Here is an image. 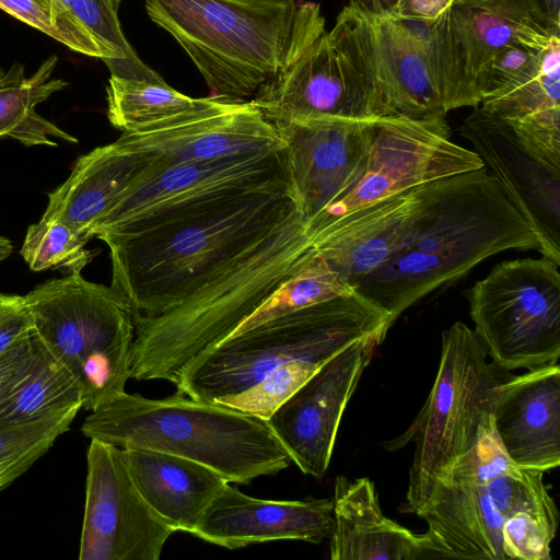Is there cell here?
<instances>
[{
    "label": "cell",
    "mask_w": 560,
    "mask_h": 560,
    "mask_svg": "<svg viewBox=\"0 0 560 560\" xmlns=\"http://www.w3.org/2000/svg\"><path fill=\"white\" fill-rule=\"evenodd\" d=\"M298 210L289 185L230 198L131 233L98 235L109 249L110 287L133 316L179 306Z\"/></svg>",
    "instance_id": "cell-1"
},
{
    "label": "cell",
    "mask_w": 560,
    "mask_h": 560,
    "mask_svg": "<svg viewBox=\"0 0 560 560\" xmlns=\"http://www.w3.org/2000/svg\"><path fill=\"white\" fill-rule=\"evenodd\" d=\"M148 16L182 46L210 90L249 101L326 31L310 0H143Z\"/></svg>",
    "instance_id": "cell-2"
},
{
    "label": "cell",
    "mask_w": 560,
    "mask_h": 560,
    "mask_svg": "<svg viewBox=\"0 0 560 560\" xmlns=\"http://www.w3.org/2000/svg\"><path fill=\"white\" fill-rule=\"evenodd\" d=\"M538 250L537 238L487 167L451 176L435 211L355 291L392 324L410 306L504 250Z\"/></svg>",
    "instance_id": "cell-3"
},
{
    "label": "cell",
    "mask_w": 560,
    "mask_h": 560,
    "mask_svg": "<svg viewBox=\"0 0 560 560\" xmlns=\"http://www.w3.org/2000/svg\"><path fill=\"white\" fill-rule=\"evenodd\" d=\"M312 253L298 209L179 306L135 317L131 377L175 384L195 358L228 339Z\"/></svg>",
    "instance_id": "cell-4"
},
{
    "label": "cell",
    "mask_w": 560,
    "mask_h": 560,
    "mask_svg": "<svg viewBox=\"0 0 560 560\" xmlns=\"http://www.w3.org/2000/svg\"><path fill=\"white\" fill-rule=\"evenodd\" d=\"M82 433L120 448H147L202 464L231 483L292 463L266 420L180 390L162 399L122 393L91 411Z\"/></svg>",
    "instance_id": "cell-5"
},
{
    "label": "cell",
    "mask_w": 560,
    "mask_h": 560,
    "mask_svg": "<svg viewBox=\"0 0 560 560\" xmlns=\"http://www.w3.org/2000/svg\"><path fill=\"white\" fill-rule=\"evenodd\" d=\"M392 325L385 310L354 290L225 339L195 358L174 385L194 399L213 402L241 393L285 362L324 364L359 339L386 335Z\"/></svg>",
    "instance_id": "cell-6"
},
{
    "label": "cell",
    "mask_w": 560,
    "mask_h": 560,
    "mask_svg": "<svg viewBox=\"0 0 560 560\" xmlns=\"http://www.w3.org/2000/svg\"><path fill=\"white\" fill-rule=\"evenodd\" d=\"M474 329L462 322L443 331L439 370L411 427L386 447L415 442L404 512L423 506L435 483L469 454L492 425L498 386L509 375L487 362Z\"/></svg>",
    "instance_id": "cell-7"
},
{
    "label": "cell",
    "mask_w": 560,
    "mask_h": 560,
    "mask_svg": "<svg viewBox=\"0 0 560 560\" xmlns=\"http://www.w3.org/2000/svg\"><path fill=\"white\" fill-rule=\"evenodd\" d=\"M24 299L33 332L75 380L82 408L93 411L126 392L135 316L120 294L77 271L36 285Z\"/></svg>",
    "instance_id": "cell-8"
},
{
    "label": "cell",
    "mask_w": 560,
    "mask_h": 560,
    "mask_svg": "<svg viewBox=\"0 0 560 560\" xmlns=\"http://www.w3.org/2000/svg\"><path fill=\"white\" fill-rule=\"evenodd\" d=\"M465 295L493 364L509 371L559 362L560 272L551 259L502 261Z\"/></svg>",
    "instance_id": "cell-9"
},
{
    "label": "cell",
    "mask_w": 560,
    "mask_h": 560,
    "mask_svg": "<svg viewBox=\"0 0 560 560\" xmlns=\"http://www.w3.org/2000/svg\"><path fill=\"white\" fill-rule=\"evenodd\" d=\"M445 116L381 117L373 139L342 188L304 222L310 240L331 223L392 195L486 165L451 139Z\"/></svg>",
    "instance_id": "cell-10"
},
{
    "label": "cell",
    "mask_w": 560,
    "mask_h": 560,
    "mask_svg": "<svg viewBox=\"0 0 560 560\" xmlns=\"http://www.w3.org/2000/svg\"><path fill=\"white\" fill-rule=\"evenodd\" d=\"M156 160L94 224L92 238L142 231L230 198L289 185L283 147L179 163L159 172Z\"/></svg>",
    "instance_id": "cell-11"
},
{
    "label": "cell",
    "mask_w": 560,
    "mask_h": 560,
    "mask_svg": "<svg viewBox=\"0 0 560 560\" xmlns=\"http://www.w3.org/2000/svg\"><path fill=\"white\" fill-rule=\"evenodd\" d=\"M331 31L364 78L378 116H445L427 46L387 0H350Z\"/></svg>",
    "instance_id": "cell-12"
},
{
    "label": "cell",
    "mask_w": 560,
    "mask_h": 560,
    "mask_svg": "<svg viewBox=\"0 0 560 560\" xmlns=\"http://www.w3.org/2000/svg\"><path fill=\"white\" fill-rule=\"evenodd\" d=\"M427 25L425 40L446 113L480 104L486 70L512 44L549 43L560 37L522 0H454Z\"/></svg>",
    "instance_id": "cell-13"
},
{
    "label": "cell",
    "mask_w": 560,
    "mask_h": 560,
    "mask_svg": "<svg viewBox=\"0 0 560 560\" xmlns=\"http://www.w3.org/2000/svg\"><path fill=\"white\" fill-rule=\"evenodd\" d=\"M80 560H159L174 530L136 487L122 448L91 439Z\"/></svg>",
    "instance_id": "cell-14"
},
{
    "label": "cell",
    "mask_w": 560,
    "mask_h": 560,
    "mask_svg": "<svg viewBox=\"0 0 560 560\" xmlns=\"http://www.w3.org/2000/svg\"><path fill=\"white\" fill-rule=\"evenodd\" d=\"M383 332L359 339L326 362L267 420L299 469L322 479L339 424Z\"/></svg>",
    "instance_id": "cell-15"
},
{
    "label": "cell",
    "mask_w": 560,
    "mask_h": 560,
    "mask_svg": "<svg viewBox=\"0 0 560 560\" xmlns=\"http://www.w3.org/2000/svg\"><path fill=\"white\" fill-rule=\"evenodd\" d=\"M250 101L272 122L315 117L380 118L364 78L331 30Z\"/></svg>",
    "instance_id": "cell-16"
},
{
    "label": "cell",
    "mask_w": 560,
    "mask_h": 560,
    "mask_svg": "<svg viewBox=\"0 0 560 560\" xmlns=\"http://www.w3.org/2000/svg\"><path fill=\"white\" fill-rule=\"evenodd\" d=\"M450 177L392 195L343 217L311 238L313 249L345 283L355 288L433 214Z\"/></svg>",
    "instance_id": "cell-17"
},
{
    "label": "cell",
    "mask_w": 560,
    "mask_h": 560,
    "mask_svg": "<svg viewBox=\"0 0 560 560\" xmlns=\"http://www.w3.org/2000/svg\"><path fill=\"white\" fill-rule=\"evenodd\" d=\"M460 133L533 230L538 252L560 266V176L527 153L506 122L480 106L466 117Z\"/></svg>",
    "instance_id": "cell-18"
},
{
    "label": "cell",
    "mask_w": 560,
    "mask_h": 560,
    "mask_svg": "<svg viewBox=\"0 0 560 560\" xmlns=\"http://www.w3.org/2000/svg\"><path fill=\"white\" fill-rule=\"evenodd\" d=\"M376 119L315 117L273 122L283 142L290 191L304 222L342 188L373 139Z\"/></svg>",
    "instance_id": "cell-19"
},
{
    "label": "cell",
    "mask_w": 560,
    "mask_h": 560,
    "mask_svg": "<svg viewBox=\"0 0 560 560\" xmlns=\"http://www.w3.org/2000/svg\"><path fill=\"white\" fill-rule=\"evenodd\" d=\"M477 446L435 483L417 512L428 525L425 534L439 559L508 560L503 518L488 494Z\"/></svg>",
    "instance_id": "cell-20"
},
{
    "label": "cell",
    "mask_w": 560,
    "mask_h": 560,
    "mask_svg": "<svg viewBox=\"0 0 560 560\" xmlns=\"http://www.w3.org/2000/svg\"><path fill=\"white\" fill-rule=\"evenodd\" d=\"M132 147L158 154L163 168L240 152L281 149L272 121L249 100L178 117L139 132H122Z\"/></svg>",
    "instance_id": "cell-21"
},
{
    "label": "cell",
    "mask_w": 560,
    "mask_h": 560,
    "mask_svg": "<svg viewBox=\"0 0 560 560\" xmlns=\"http://www.w3.org/2000/svg\"><path fill=\"white\" fill-rule=\"evenodd\" d=\"M332 527L330 499H258L226 482L191 535L228 549L282 539L318 545Z\"/></svg>",
    "instance_id": "cell-22"
},
{
    "label": "cell",
    "mask_w": 560,
    "mask_h": 560,
    "mask_svg": "<svg viewBox=\"0 0 560 560\" xmlns=\"http://www.w3.org/2000/svg\"><path fill=\"white\" fill-rule=\"evenodd\" d=\"M492 423L509 459L542 472L560 464L559 362L508 375L498 386Z\"/></svg>",
    "instance_id": "cell-23"
},
{
    "label": "cell",
    "mask_w": 560,
    "mask_h": 560,
    "mask_svg": "<svg viewBox=\"0 0 560 560\" xmlns=\"http://www.w3.org/2000/svg\"><path fill=\"white\" fill-rule=\"evenodd\" d=\"M158 155L121 136L81 155L68 178L48 194L42 219L62 222L91 240V230L113 202L147 174Z\"/></svg>",
    "instance_id": "cell-24"
},
{
    "label": "cell",
    "mask_w": 560,
    "mask_h": 560,
    "mask_svg": "<svg viewBox=\"0 0 560 560\" xmlns=\"http://www.w3.org/2000/svg\"><path fill=\"white\" fill-rule=\"evenodd\" d=\"M332 560H418L436 558L427 534L417 535L382 512L366 477L338 476L332 498Z\"/></svg>",
    "instance_id": "cell-25"
},
{
    "label": "cell",
    "mask_w": 560,
    "mask_h": 560,
    "mask_svg": "<svg viewBox=\"0 0 560 560\" xmlns=\"http://www.w3.org/2000/svg\"><path fill=\"white\" fill-rule=\"evenodd\" d=\"M140 494L174 532L189 534L228 482L213 469L185 457L147 448H122Z\"/></svg>",
    "instance_id": "cell-26"
},
{
    "label": "cell",
    "mask_w": 560,
    "mask_h": 560,
    "mask_svg": "<svg viewBox=\"0 0 560 560\" xmlns=\"http://www.w3.org/2000/svg\"><path fill=\"white\" fill-rule=\"evenodd\" d=\"M56 63L57 57H49L30 78L24 75L19 63L9 70L0 68V140L11 138L26 147H57L52 138L78 142L77 138L36 113L38 104L68 85L51 78Z\"/></svg>",
    "instance_id": "cell-27"
},
{
    "label": "cell",
    "mask_w": 560,
    "mask_h": 560,
    "mask_svg": "<svg viewBox=\"0 0 560 560\" xmlns=\"http://www.w3.org/2000/svg\"><path fill=\"white\" fill-rule=\"evenodd\" d=\"M107 117L121 132H139L178 117L208 110L224 100L195 98L176 91L164 79H126L110 75L106 88ZM230 102V101H229Z\"/></svg>",
    "instance_id": "cell-28"
},
{
    "label": "cell",
    "mask_w": 560,
    "mask_h": 560,
    "mask_svg": "<svg viewBox=\"0 0 560 560\" xmlns=\"http://www.w3.org/2000/svg\"><path fill=\"white\" fill-rule=\"evenodd\" d=\"M73 408H82V395L75 380L37 338V351L30 372L0 400V427Z\"/></svg>",
    "instance_id": "cell-29"
},
{
    "label": "cell",
    "mask_w": 560,
    "mask_h": 560,
    "mask_svg": "<svg viewBox=\"0 0 560 560\" xmlns=\"http://www.w3.org/2000/svg\"><path fill=\"white\" fill-rule=\"evenodd\" d=\"M490 500L503 520L526 513L557 530L558 510L544 482V472L513 464L501 445L482 456Z\"/></svg>",
    "instance_id": "cell-30"
},
{
    "label": "cell",
    "mask_w": 560,
    "mask_h": 560,
    "mask_svg": "<svg viewBox=\"0 0 560 560\" xmlns=\"http://www.w3.org/2000/svg\"><path fill=\"white\" fill-rule=\"evenodd\" d=\"M480 107L505 122L560 107V37L552 39L528 71L483 98Z\"/></svg>",
    "instance_id": "cell-31"
},
{
    "label": "cell",
    "mask_w": 560,
    "mask_h": 560,
    "mask_svg": "<svg viewBox=\"0 0 560 560\" xmlns=\"http://www.w3.org/2000/svg\"><path fill=\"white\" fill-rule=\"evenodd\" d=\"M314 249L308 259L266 299L230 336L291 312L353 292ZM229 337V338H230Z\"/></svg>",
    "instance_id": "cell-32"
},
{
    "label": "cell",
    "mask_w": 560,
    "mask_h": 560,
    "mask_svg": "<svg viewBox=\"0 0 560 560\" xmlns=\"http://www.w3.org/2000/svg\"><path fill=\"white\" fill-rule=\"evenodd\" d=\"M80 408L0 427V491L23 475L69 430Z\"/></svg>",
    "instance_id": "cell-33"
},
{
    "label": "cell",
    "mask_w": 560,
    "mask_h": 560,
    "mask_svg": "<svg viewBox=\"0 0 560 560\" xmlns=\"http://www.w3.org/2000/svg\"><path fill=\"white\" fill-rule=\"evenodd\" d=\"M121 0H61L69 11L116 59H102L110 75L126 79L159 80L162 77L148 67L126 39L118 19Z\"/></svg>",
    "instance_id": "cell-34"
},
{
    "label": "cell",
    "mask_w": 560,
    "mask_h": 560,
    "mask_svg": "<svg viewBox=\"0 0 560 560\" xmlns=\"http://www.w3.org/2000/svg\"><path fill=\"white\" fill-rule=\"evenodd\" d=\"M89 241L62 222L40 219L27 228L20 255L33 271L82 272L97 254L85 247Z\"/></svg>",
    "instance_id": "cell-35"
},
{
    "label": "cell",
    "mask_w": 560,
    "mask_h": 560,
    "mask_svg": "<svg viewBox=\"0 0 560 560\" xmlns=\"http://www.w3.org/2000/svg\"><path fill=\"white\" fill-rule=\"evenodd\" d=\"M0 9L74 51L116 59L69 11L61 0H0Z\"/></svg>",
    "instance_id": "cell-36"
},
{
    "label": "cell",
    "mask_w": 560,
    "mask_h": 560,
    "mask_svg": "<svg viewBox=\"0 0 560 560\" xmlns=\"http://www.w3.org/2000/svg\"><path fill=\"white\" fill-rule=\"evenodd\" d=\"M324 364L306 359L285 362L241 393L218 398L213 402L267 421Z\"/></svg>",
    "instance_id": "cell-37"
},
{
    "label": "cell",
    "mask_w": 560,
    "mask_h": 560,
    "mask_svg": "<svg viewBox=\"0 0 560 560\" xmlns=\"http://www.w3.org/2000/svg\"><path fill=\"white\" fill-rule=\"evenodd\" d=\"M544 521L516 513L502 524V546L508 559L550 560V545L556 535Z\"/></svg>",
    "instance_id": "cell-38"
},
{
    "label": "cell",
    "mask_w": 560,
    "mask_h": 560,
    "mask_svg": "<svg viewBox=\"0 0 560 560\" xmlns=\"http://www.w3.org/2000/svg\"><path fill=\"white\" fill-rule=\"evenodd\" d=\"M549 43L517 42L502 50L486 70L480 102L499 93L528 71Z\"/></svg>",
    "instance_id": "cell-39"
},
{
    "label": "cell",
    "mask_w": 560,
    "mask_h": 560,
    "mask_svg": "<svg viewBox=\"0 0 560 560\" xmlns=\"http://www.w3.org/2000/svg\"><path fill=\"white\" fill-rule=\"evenodd\" d=\"M33 334L24 295L0 293V355Z\"/></svg>",
    "instance_id": "cell-40"
},
{
    "label": "cell",
    "mask_w": 560,
    "mask_h": 560,
    "mask_svg": "<svg viewBox=\"0 0 560 560\" xmlns=\"http://www.w3.org/2000/svg\"><path fill=\"white\" fill-rule=\"evenodd\" d=\"M37 351L34 332L0 355V400L30 372Z\"/></svg>",
    "instance_id": "cell-41"
},
{
    "label": "cell",
    "mask_w": 560,
    "mask_h": 560,
    "mask_svg": "<svg viewBox=\"0 0 560 560\" xmlns=\"http://www.w3.org/2000/svg\"><path fill=\"white\" fill-rule=\"evenodd\" d=\"M454 0H387L393 14L401 20L435 22Z\"/></svg>",
    "instance_id": "cell-42"
},
{
    "label": "cell",
    "mask_w": 560,
    "mask_h": 560,
    "mask_svg": "<svg viewBox=\"0 0 560 560\" xmlns=\"http://www.w3.org/2000/svg\"><path fill=\"white\" fill-rule=\"evenodd\" d=\"M522 1L550 33L560 36V0Z\"/></svg>",
    "instance_id": "cell-43"
},
{
    "label": "cell",
    "mask_w": 560,
    "mask_h": 560,
    "mask_svg": "<svg viewBox=\"0 0 560 560\" xmlns=\"http://www.w3.org/2000/svg\"><path fill=\"white\" fill-rule=\"evenodd\" d=\"M13 249L11 241L4 236H0V262L7 259Z\"/></svg>",
    "instance_id": "cell-44"
}]
</instances>
